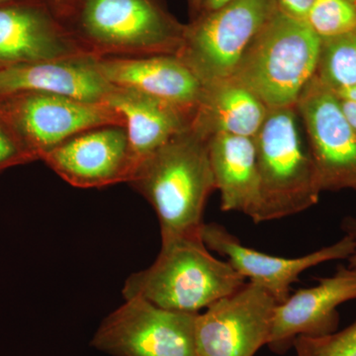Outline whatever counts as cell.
I'll return each instance as SVG.
<instances>
[{
    "instance_id": "2",
    "label": "cell",
    "mask_w": 356,
    "mask_h": 356,
    "mask_svg": "<svg viewBox=\"0 0 356 356\" xmlns=\"http://www.w3.org/2000/svg\"><path fill=\"white\" fill-rule=\"evenodd\" d=\"M245 283L228 261L210 254L201 234L161 238L158 259L132 274L122 292L125 299L140 298L165 310L198 314Z\"/></svg>"
},
{
    "instance_id": "18",
    "label": "cell",
    "mask_w": 356,
    "mask_h": 356,
    "mask_svg": "<svg viewBox=\"0 0 356 356\" xmlns=\"http://www.w3.org/2000/svg\"><path fill=\"white\" fill-rule=\"evenodd\" d=\"M208 147L221 209L238 211L255 222L261 195L254 138L218 135L210 138Z\"/></svg>"
},
{
    "instance_id": "11",
    "label": "cell",
    "mask_w": 356,
    "mask_h": 356,
    "mask_svg": "<svg viewBox=\"0 0 356 356\" xmlns=\"http://www.w3.org/2000/svg\"><path fill=\"white\" fill-rule=\"evenodd\" d=\"M42 161L67 184L100 188L130 181L134 161L124 126L89 129L54 147Z\"/></svg>"
},
{
    "instance_id": "21",
    "label": "cell",
    "mask_w": 356,
    "mask_h": 356,
    "mask_svg": "<svg viewBox=\"0 0 356 356\" xmlns=\"http://www.w3.org/2000/svg\"><path fill=\"white\" fill-rule=\"evenodd\" d=\"M306 22L321 39L356 29V0H315Z\"/></svg>"
},
{
    "instance_id": "25",
    "label": "cell",
    "mask_w": 356,
    "mask_h": 356,
    "mask_svg": "<svg viewBox=\"0 0 356 356\" xmlns=\"http://www.w3.org/2000/svg\"><path fill=\"white\" fill-rule=\"evenodd\" d=\"M343 229L346 232V235L351 236L356 243V219L353 217H348L343 220ZM350 266L356 268V250L355 252L350 257Z\"/></svg>"
},
{
    "instance_id": "8",
    "label": "cell",
    "mask_w": 356,
    "mask_h": 356,
    "mask_svg": "<svg viewBox=\"0 0 356 356\" xmlns=\"http://www.w3.org/2000/svg\"><path fill=\"white\" fill-rule=\"evenodd\" d=\"M198 314L165 310L140 298L125 299L102 321L91 344L112 356H198Z\"/></svg>"
},
{
    "instance_id": "23",
    "label": "cell",
    "mask_w": 356,
    "mask_h": 356,
    "mask_svg": "<svg viewBox=\"0 0 356 356\" xmlns=\"http://www.w3.org/2000/svg\"><path fill=\"white\" fill-rule=\"evenodd\" d=\"M36 161L34 154L0 118V173L14 166L24 165Z\"/></svg>"
},
{
    "instance_id": "16",
    "label": "cell",
    "mask_w": 356,
    "mask_h": 356,
    "mask_svg": "<svg viewBox=\"0 0 356 356\" xmlns=\"http://www.w3.org/2000/svg\"><path fill=\"white\" fill-rule=\"evenodd\" d=\"M97 65V57L44 60L0 69V95L35 91L86 103H104L113 90Z\"/></svg>"
},
{
    "instance_id": "30",
    "label": "cell",
    "mask_w": 356,
    "mask_h": 356,
    "mask_svg": "<svg viewBox=\"0 0 356 356\" xmlns=\"http://www.w3.org/2000/svg\"><path fill=\"white\" fill-rule=\"evenodd\" d=\"M4 1V0H0V2ZM56 3L60 4V6H67V4L72 3L74 0H53Z\"/></svg>"
},
{
    "instance_id": "10",
    "label": "cell",
    "mask_w": 356,
    "mask_h": 356,
    "mask_svg": "<svg viewBox=\"0 0 356 356\" xmlns=\"http://www.w3.org/2000/svg\"><path fill=\"white\" fill-rule=\"evenodd\" d=\"M277 304L250 281L211 304L196 317L198 356H254L268 343Z\"/></svg>"
},
{
    "instance_id": "3",
    "label": "cell",
    "mask_w": 356,
    "mask_h": 356,
    "mask_svg": "<svg viewBox=\"0 0 356 356\" xmlns=\"http://www.w3.org/2000/svg\"><path fill=\"white\" fill-rule=\"evenodd\" d=\"M321 38L306 20L277 9L243 53L232 79L259 98L267 108L296 106L315 76Z\"/></svg>"
},
{
    "instance_id": "27",
    "label": "cell",
    "mask_w": 356,
    "mask_h": 356,
    "mask_svg": "<svg viewBox=\"0 0 356 356\" xmlns=\"http://www.w3.org/2000/svg\"><path fill=\"white\" fill-rule=\"evenodd\" d=\"M228 1L229 0H202L198 14L215 10V9L219 8L220 6Z\"/></svg>"
},
{
    "instance_id": "20",
    "label": "cell",
    "mask_w": 356,
    "mask_h": 356,
    "mask_svg": "<svg viewBox=\"0 0 356 356\" xmlns=\"http://www.w3.org/2000/svg\"><path fill=\"white\" fill-rule=\"evenodd\" d=\"M316 76L332 91L356 84V29L321 39Z\"/></svg>"
},
{
    "instance_id": "4",
    "label": "cell",
    "mask_w": 356,
    "mask_h": 356,
    "mask_svg": "<svg viewBox=\"0 0 356 356\" xmlns=\"http://www.w3.org/2000/svg\"><path fill=\"white\" fill-rule=\"evenodd\" d=\"M300 122L296 106L270 108L254 136L261 195L255 222L298 214L318 203L322 191Z\"/></svg>"
},
{
    "instance_id": "19",
    "label": "cell",
    "mask_w": 356,
    "mask_h": 356,
    "mask_svg": "<svg viewBox=\"0 0 356 356\" xmlns=\"http://www.w3.org/2000/svg\"><path fill=\"white\" fill-rule=\"evenodd\" d=\"M267 111L257 96L229 77L202 86L191 126L207 139L218 135L254 138Z\"/></svg>"
},
{
    "instance_id": "22",
    "label": "cell",
    "mask_w": 356,
    "mask_h": 356,
    "mask_svg": "<svg viewBox=\"0 0 356 356\" xmlns=\"http://www.w3.org/2000/svg\"><path fill=\"white\" fill-rule=\"evenodd\" d=\"M293 344L298 356H356V321L327 336H299Z\"/></svg>"
},
{
    "instance_id": "26",
    "label": "cell",
    "mask_w": 356,
    "mask_h": 356,
    "mask_svg": "<svg viewBox=\"0 0 356 356\" xmlns=\"http://www.w3.org/2000/svg\"><path fill=\"white\" fill-rule=\"evenodd\" d=\"M339 99L346 119L350 122L356 133V103L350 102V100L341 99V98Z\"/></svg>"
},
{
    "instance_id": "7",
    "label": "cell",
    "mask_w": 356,
    "mask_h": 356,
    "mask_svg": "<svg viewBox=\"0 0 356 356\" xmlns=\"http://www.w3.org/2000/svg\"><path fill=\"white\" fill-rule=\"evenodd\" d=\"M0 118L37 161L76 134L102 126H124L120 115L105 103L35 91L0 95Z\"/></svg>"
},
{
    "instance_id": "1",
    "label": "cell",
    "mask_w": 356,
    "mask_h": 356,
    "mask_svg": "<svg viewBox=\"0 0 356 356\" xmlns=\"http://www.w3.org/2000/svg\"><path fill=\"white\" fill-rule=\"evenodd\" d=\"M208 142L189 126L143 159L128 182L153 206L161 238L201 235L206 203L216 191Z\"/></svg>"
},
{
    "instance_id": "13",
    "label": "cell",
    "mask_w": 356,
    "mask_h": 356,
    "mask_svg": "<svg viewBox=\"0 0 356 356\" xmlns=\"http://www.w3.org/2000/svg\"><path fill=\"white\" fill-rule=\"evenodd\" d=\"M318 282L275 307L267 343L271 350L285 351L299 336L323 337L336 332L337 307L356 299V268L339 266L334 275Z\"/></svg>"
},
{
    "instance_id": "15",
    "label": "cell",
    "mask_w": 356,
    "mask_h": 356,
    "mask_svg": "<svg viewBox=\"0 0 356 356\" xmlns=\"http://www.w3.org/2000/svg\"><path fill=\"white\" fill-rule=\"evenodd\" d=\"M84 55L72 32L43 9L0 7V69Z\"/></svg>"
},
{
    "instance_id": "29",
    "label": "cell",
    "mask_w": 356,
    "mask_h": 356,
    "mask_svg": "<svg viewBox=\"0 0 356 356\" xmlns=\"http://www.w3.org/2000/svg\"><path fill=\"white\" fill-rule=\"evenodd\" d=\"M189 6H191L192 11L194 13V17L197 15L199 9H200L202 0H188Z\"/></svg>"
},
{
    "instance_id": "14",
    "label": "cell",
    "mask_w": 356,
    "mask_h": 356,
    "mask_svg": "<svg viewBox=\"0 0 356 356\" xmlns=\"http://www.w3.org/2000/svg\"><path fill=\"white\" fill-rule=\"evenodd\" d=\"M97 65L114 88L151 96L195 114L202 84L177 56L97 58Z\"/></svg>"
},
{
    "instance_id": "12",
    "label": "cell",
    "mask_w": 356,
    "mask_h": 356,
    "mask_svg": "<svg viewBox=\"0 0 356 356\" xmlns=\"http://www.w3.org/2000/svg\"><path fill=\"white\" fill-rule=\"evenodd\" d=\"M201 234L206 247L226 257L236 273L266 289L278 304L289 298L290 287L307 269L324 262L350 259L356 250L355 241L346 235L317 252L297 259H284L245 247L224 227L214 222L204 224Z\"/></svg>"
},
{
    "instance_id": "6",
    "label": "cell",
    "mask_w": 356,
    "mask_h": 356,
    "mask_svg": "<svg viewBox=\"0 0 356 356\" xmlns=\"http://www.w3.org/2000/svg\"><path fill=\"white\" fill-rule=\"evenodd\" d=\"M277 0H229L185 28L177 57L201 84L233 76L252 40L277 11Z\"/></svg>"
},
{
    "instance_id": "17",
    "label": "cell",
    "mask_w": 356,
    "mask_h": 356,
    "mask_svg": "<svg viewBox=\"0 0 356 356\" xmlns=\"http://www.w3.org/2000/svg\"><path fill=\"white\" fill-rule=\"evenodd\" d=\"M104 103L123 119L134 172L143 159L186 130L193 119L170 103L129 89L114 88Z\"/></svg>"
},
{
    "instance_id": "24",
    "label": "cell",
    "mask_w": 356,
    "mask_h": 356,
    "mask_svg": "<svg viewBox=\"0 0 356 356\" xmlns=\"http://www.w3.org/2000/svg\"><path fill=\"white\" fill-rule=\"evenodd\" d=\"M315 0H277L278 9L287 15L306 20Z\"/></svg>"
},
{
    "instance_id": "28",
    "label": "cell",
    "mask_w": 356,
    "mask_h": 356,
    "mask_svg": "<svg viewBox=\"0 0 356 356\" xmlns=\"http://www.w3.org/2000/svg\"><path fill=\"white\" fill-rule=\"evenodd\" d=\"M337 97L343 100H350V102L356 103V84L350 88L341 89V90L334 91Z\"/></svg>"
},
{
    "instance_id": "9",
    "label": "cell",
    "mask_w": 356,
    "mask_h": 356,
    "mask_svg": "<svg viewBox=\"0 0 356 356\" xmlns=\"http://www.w3.org/2000/svg\"><path fill=\"white\" fill-rule=\"evenodd\" d=\"M321 191H356V133L336 93L314 76L296 104Z\"/></svg>"
},
{
    "instance_id": "5",
    "label": "cell",
    "mask_w": 356,
    "mask_h": 356,
    "mask_svg": "<svg viewBox=\"0 0 356 356\" xmlns=\"http://www.w3.org/2000/svg\"><path fill=\"white\" fill-rule=\"evenodd\" d=\"M185 28L154 0H83L72 36L93 57L177 56Z\"/></svg>"
}]
</instances>
